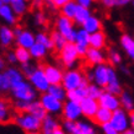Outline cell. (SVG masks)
Returning a JSON list of instances; mask_svg holds the SVG:
<instances>
[{
  "label": "cell",
  "instance_id": "1",
  "mask_svg": "<svg viewBox=\"0 0 134 134\" xmlns=\"http://www.w3.org/2000/svg\"><path fill=\"white\" fill-rule=\"evenodd\" d=\"M90 82L85 76V73H82L80 69L73 68L63 71V79H62L60 85L66 91L77 89V87H86Z\"/></svg>",
  "mask_w": 134,
  "mask_h": 134
},
{
  "label": "cell",
  "instance_id": "2",
  "mask_svg": "<svg viewBox=\"0 0 134 134\" xmlns=\"http://www.w3.org/2000/svg\"><path fill=\"white\" fill-rule=\"evenodd\" d=\"M12 98L15 100V102H33L37 100V92L32 86L30 85V82L27 80L19 82L15 86H12L10 89Z\"/></svg>",
  "mask_w": 134,
  "mask_h": 134
},
{
  "label": "cell",
  "instance_id": "3",
  "mask_svg": "<svg viewBox=\"0 0 134 134\" xmlns=\"http://www.w3.org/2000/svg\"><path fill=\"white\" fill-rule=\"evenodd\" d=\"M17 127H20L22 130H25L29 134H36L40 132L41 128V122L38 118L30 114L29 112H19L16 117L14 118Z\"/></svg>",
  "mask_w": 134,
  "mask_h": 134
},
{
  "label": "cell",
  "instance_id": "4",
  "mask_svg": "<svg viewBox=\"0 0 134 134\" xmlns=\"http://www.w3.org/2000/svg\"><path fill=\"white\" fill-rule=\"evenodd\" d=\"M108 71H110V65L105 63V64L93 66L92 69L85 74V76L89 82H92L95 85L105 89L107 85V80H108Z\"/></svg>",
  "mask_w": 134,
  "mask_h": 134
},
{
  "label": "cell",
  "instance_id": "5",
  "mask_svg": "<svg viewBox=\"0 0 134 134\" xmlns=\"http://www.w3.org/2000/svg\"><path fill=\"white\" fill-rule=\"evenodd\" d=\"M79 59H80V57H79L76 49H75L74 43L68 42V43L59 51V60H60L62 64L64 65L65 68H68V69L75 68L77 64V62H79Z\"/></svg>",
  "mask_w": 134,
  "mask_h": 134
},
{
  "label": "cell",
  "instance_id": "6",
  "mask_svg": "<svg viewBox=\"0 0 134 134\" xmlns=\"http://www.w3.org/2000/svg\"><path fill=\"white\" fill-rule=\"evenodd\" d=\"M55 27H57V32H59L62 36L64 37L66 42L74 43V38H75V33L76 29L74 25L73 20H69L64 16H59L55 21Z\"/></svg>",
  "mask_w": 134,
  "mask_h": 134
},
{
  "label": "cell",
  "instance_id": "7",
  "mask_svg": "<svg viewBox=\"0 0 134 134\" xmlns=\"http://www.w3.org/2000/svg\"><path fill=\"white\" fill-rule=\"evenodd\" d=\"M27 81L30 82V85L32 86L37 92L40 93L47 92V90L49 87V84L47 81V79H46L42 66H36L35 68V70L31 73V75L27 76Z\"/></svg>",
  "mask_w": 134,
  "mask_h": 134
},
{
  "label": "cell",
  "instance_id": "8",
  "mask_svg": "<svg viewBox=\"0 0 134 134\" xmlns=\"http://www.w3.org/2000/svg\"><path fill=\"white\" fill-rule=\"evenodd\" d=\"M110 124L113 127L114 129L117 130L118 133L121 134L122 132L127 130L128 128H130V121H129V113L126 112L122 108L112 112V117H111Z\"/></svg>",
  "mask_w": 134,
  "mask_h": 134
},
{
  "label": "cell",
  "instance_id": "9",
  "mask_svg": "<svg viewBox=\"0 0 134 134\" xmlns=\"http://www.w3.org/2000/svg\"><path fill=\"white\" fill-rule=\"evenodd\" d=\"M40 103L42 105V107L44 108L46 113L49 116H57V114L62 113V108H63V102L54 98L53 96H51L49 93L44 92L41 95L40 97Z\"/></svg>",
  "mask_w": 134,
  "mask_h": 134
},
{
  "label": "cell",
  "instance_id": "10",
  "mask_svg": "<svg viewBox=\"0 0 134 134\" xmlns=\"http://www.w3.org/2000/svg\"><path fill=\"white\" fill-rule=\"evenodd\" d=\"M14 37H15V42H16L17 47L25 49H30L35 44V35L29 30H24L20 26H16L12 30Z\"/></svg>",
  "mask_w": 134,
  "mask_h": 134
},
{
  "label": "cell",
  "instance_id": "11",
  "mask_svg": "<svg viewBox=\"0 0 134 134\" xmlns=\"http://www.w3.org/2000/svg\"><path fill=\"white\" fill-rule=\"evenodd\" d=\"M62 114L64 117V121H70V122H76L82 117L80 105L77 102L68 101V100L63 102Z\"/></svg>",
  "mask_w": 134,
  "mask_h": 134
},
{
  "label": "cell",
  "instance_id": "12",
  "mask_svg": "<svg viewBox=\"0 0 134 134\" xmlns=\"http://www.w3.org/2000/svg\"><path fill=\"white\" fill-rule=\"evenodd\" d=\"M42 69H43V73H44L46 79H47L49 85H57V84L62 82L63 69H60L58 65L46 64L44 66H42Z\"/></svg>",
  "mask_w": 134,
  "mask_h": 134
},
{
  "label": "cell",
  "instance_id": "13",
  "mask_svg": "<svg viewBox=\"0 0 134 134\" xmlns=\"http://www.w3.org/2000/svg\"><path fill=\"white\" fill-rule=\"evenodd\" d=\"M97 103L100 107L106 108V110L111 111V112H113V111L121 108L119 97L116 96V95H112V93L107 92V91H103V92H102V95L97 100Z\"/></svg>",
  "mask_w": 134,
  "mask_h": 134
},
{
  "label": "cell",
  "instance_id": "14",
  "mask_svg": "<svg viewBox=\"0 0 134 134\" xmlns=\"http://www.w3.org/2000/svg\"><path fill=\"white\" fill-rule=\"evenodd\" d=\"M86 63L91 66H96V65H100V64H105L106 63V53L103 52V49H95V48H91L89 47L87 51H86L85 55Z\"/></svg>",
  "mask_w": 134,
  "mask_h": 134
},
{
  "label": "cell",
  "instance_id": "15",
  "mask_svg": "<svg viewBox=\"0 0 134 134\" xmlns=\"http://www.w3.org/2000/svg\"><path fill=\"white\" fill-rule=\"evenodd\" d=\"M106 91L107 92L112 93V95H116V96H119L123 91L122 84L118 79V75L116 73V70L110 66V71H108V80H107V85H106Z\"/></svg>",
  "mask_w": 134,
  "mask_h": 134
},
{
  "label": "cell",
  "instance_id": "16",
  "mask_svg": "<svg viewBox=\"0 0 134 134\" xmlns=\"http://www.w3.org/2000/svg\"><path fill=\"white\" fill-rule=\"evenodd\" d=\"M80 110H81V114L87 119H92L95 113L98 110V103L96 100H92L90 97H85L80 103Z\"/></svg>",
  "mask_w": 134,
  "mask_h": 134
},
{
  "label": "cell",
  "instance_id": "17",
  "mask_svg": "<svg viewBox=\"0 0 134 134\" xmlns=\"http://www.w3.org/2000/svg\"><path fill=\"white\" fill-rule=\"evenodd\" d=\"M58 127H60L59 122L54 116L47 114L41 122V128H40V134H54Z\"/></svg>",
  "mask_w": 134,
  "mask_h": 134
},
{
  "label": "cell",
  "instance_id": "18",
  "mask_svg": "<svg viewBox=\"0 0 134 134\" xmlns=\"http://www.w3.org/2000/svg\"><path fill=\"white\" fill-rule=\"evenodd\" d=\"M69 134H97V129L89 121L79 119L75 122V127Z\"/></svg>",
  "mask_w": 134,
  "mask_h": 134
},
{
  "label": "cell",
  "instance_id": "19",
  "mask_svg": "<svg viewBox=\"0 0 134 134\" xmlns=\"http://www.w3.org/2000/svg\"><path fill=\"white\" fill-rule=\"evenodd\" d=\"M0 20L4 22L5 26H16L17 16L14 14L9 4H4L0 8Z\"/></svg>",
  "mask_w": 134,
  "mask_h": 134
},
{
  "label": "cell",
  "instance_id": "20",
  "mask_svg": "<svg viewBox=\"0 0 134 134\" xmlns=\"http://www.w3.org/2000/svg\"><path fill=\"white\" fill-rule=\"evenodd\" d=\"M81 29L84 30V31H86L89 35H92V33H95V32L102 31V22L97 16L91 15V16L81 25Z\"/></svg>",
  "mask_w": 134,
  "mask_h": 134
},
{
  "label": "cell",
  "instance_id": "21",
  "mask_svg": "<svg viewBox=\"0 0 134 134\" xmlns=\"http://www.w3.org/2000/svg\"><path fill=\"white\" fill-rule=\"evenodd\" d=\"M107 40H106V35L103 31H98L89 37V47L95 49H103L106 47Z\"/></svg>",
  "mask_w": 134,
  "mask_h": 134
},
{
  "label": "cell",
  "instance_id": "22",
  "mask_svg": "<svg viewBox=\"0 0 134 134\" xmlns=\"http://www.w3.org/2000/svg\"><path fill=\"white\" fill-rule=\"evenodd\" d=\"M15 42V37H14V32L12 29L9 26H1L0 27V46L1 47H10Z\"/></svg>",
  "mask_w": 134,
  "mask_h": 134
},
{
  "label": "cell",
  "instance_id": "23",
  "mask_svg": "<svg viewBox=\"0 0 134 134\" xmlns=\"http://www.w3.org/2000/svg\"><path fill=\"white\" fill-rule=\"evenodd\" d=\"M4 71H5V74H6V76H8L9 81H10L11 87L12 86H15L16 84H19V82H21V81H24L25 80L24 74L21 73L20 69H17V68H15V66L6 68Z\"/></svg>",
  "mask_w": 134,
  "mask_h": 134
},
{
  "label": "cell",
  "instance_id": "24",
  "mask_svg": "<svg viewBox=\"0 0 134 134\" xmlns=\"http://www.w3.org/2000/svg\"><path fill=\"white\" fill-rule=\"evenodd\" d=\"M119 97V105H121V108L124 110L126 112L130 113L133 112L134 110V100L133 96L129 91H122V93L118 96Z\"/></svg>",
  "mask_w": 134,
  "mask_h": 134
},
{
  "label": "cell",
  "instance_id": "25",
  "mask_svg": "<svg viewBox=\"0 0 134 134\" xmlns=\"http://www.w3.org/2000/svg\"><path fill=\"white\" fill-rule=\"evenodd\" d=\"M119 43H121L122 49L127 53V55H128L130 59H133L134 58V40H133V37L129 36V35H127V33H124V35L121 36Z\"/></svg>",
  "mask_w": 134,
  "mask_h": 134
},
{
  "label": "cell",
  "instance_id": "26",
  "mask_svg": "<svg viewBox=\"0 0 134 134\" xmlns=\"http://www.w3.org/2000/svg\"><path fill=\"white\" fill-rule=\"evenodd\" d=\"M9 5L17 17L24 16L29 10V3H26L25 0H10Z\"/></svg>",
  "mask_w": 134,
  "mask_h": 134
},
{
  "label": "cell",
  "instance_id": "27",
  "mask_svg": "<svg viewBox=\"0 0 134 134\" xmlns=\"http://www.w3.org/2000/svg\"><path fill=\"white\" fill-rule=\"evenodd\" d=\"M26 112H29L30 114L35 116V117L38 118L40 121H42V119L47 116L44 108L42 107V105L40 103V101H37V100L36 101H33V102H30V105H29V107H27Z\"/></svg>",
  "mask_w": 134,
  "mask_h": 134
},
{
  "label": "cell",
  "instance_id": "28",
  "mask_svg": "<svg viewBox=\"0 0 134 134\" xmlns=\"http://www.w3.org/2000/svg\"><path fill=\"white\" fill-rule=\"evenodd\" d=\"M111 117H112V112L108 110H106V108H102V107H98L97 112L95 113L93 116V121L98 126H103L106 123H110L111 121Z\"/></svg>",
  "mask_w": 134,
  "mask_h": 134
},
{
  "label": "cell",
  "instance_id": "29",
  "mask_svg": "<svg viewBox=\"0 0 134 134\" xmlns=\"http://www.w3.org/2000/svg\"><path fill=\"white\" fill-rule=\"evenodd\" d=\"M91 15H92V14L90 11V9L82 8V6H76V11H75V15H74V19H73L74 25L81 26Z\"/></svg>",
  "mask_w": 134,
  "mask_h": 134
},
{
  "label": "cell",
  "instance_id": "30",
  "mask_svg": "<svg viewBox=\"0 0 134 134\" xmlns=\"http://www.w3.org/2000/svg\"><path fill=\"white\" fill-rule=\"evenodd\" d=\"M47 93H49L51 96H53L54 98H57V100H59V101H62V102L66 101V90H65L60 84L49 85L48 90H47Z\"/></svg>",
  "mask_w": 134,
  "mask_h": 134
},
{
  "label": "cell",
  "instance_id": "31",
  "mask_svg": "<svg viewBox=\"0 0 134 134\" xmlns=\"http://www.w3.org/2000/svg\"><path fill=\"white\" fill-rule=\"evenodd\" d=\"M86 97V87H77V89L66 91V100L73 102H80Z\"/></svg>",
  "mask_w": 134,
  "mask_h": 134
},
{
  "label": "cell",
  "instance_id": "32",
  "mask_svg": "<svg viewBox=\"0 0 134 134\" xmlns=\"http://www.w3.org/2000/svg\"><path fill=\"white\" fill-rule=\"evenodd\" d=\"M29 52H30V55H31V59H37V60H40V59H43V58L47 55V53H48L49 51L47 48H44L42 44L35 42V44L29 49Z\"/></svg>",
  "mask_w": 134,
  "mask_h": 134
},
{
  "label": "cell",
  "instance_id": "33",
  "mask_svg": "<svg viewBox=\"0 0 134 134\" xmlns=\"http://www.w3.org/2000/svg\"><path fill=\"white\" fill-rule=\"evenodd\" d=\"M14 54H15V57H16V62L20 63L21 65L27 64V63L31 62V55H30L29 49L21 48V47H16L15 51H14Z\"/></svg>",
  "mask_w": 134,
  "mask_h": 134
},
{
  "label": "cell",
  "instance_id": "34",
  "mask_svg": "<svg viewBox=\"0 0 134 134\" xmlns=\"http://www.w3.org/2000/svg\"><path fill=\"white\" fill-rule=\"evenodd\" d=\"M11 118V108L5 100H0V124L6 123Z\"/></svg>",
  "mask_w": 134,
  "mask_h": 134
},
{
  "label": "cell",
  "instance_id": "35",
  "mask_svg": "<svg viewBox=\"0 0 134 134\" xmlns=\"http://www.w3.org/2000/svg\"><path fill=\"white\" fill-rule=\"evenodd\" d=\"M76 6L77 5L75 4L74 0L66 3L64 6L60 8V16H64L66 19H69V20H73L74 15H75V11H76Z\"/></svg>",
  "mask_w": 134,
  "mask_h": 134
},
{
  "label": "cell",
  "instance_id": "36",
  "mask_svg": "<svg viewBox=\"0 0 134 134\" xmlns=\"http://www.w3.org/2000/svg\"><path fill=\"white\" fill-rule=\"evenodd\" d=\"M49 37H51V41H52V43H53V48H55L58 52L68 43L66 40H65L59 32H57V31H53V32L49 35Z\"/></svg>",
  "mask_w": 134,
  "mask_h": 134
},
{
  "label": "cell",
  "instance_id": "37",
  "mask_svg": "<svg viewBox=\"0 0 134 134\" xmlns=\"http://www.w3.org/2000/svg\"><path fill=\"white\" fill-rule=\"evenodd\" d=\"M35 42H36V43L42 44L44 48L48 49V51L53 49V43H52V41H51V37H49L48 33L38 32L37 35H35Z\"/></svg>",
  "mask_w": 134,
  "mask_h": 134
},
{
  "label": "cell",
  "instance_id": "38",
  "mask_svg": "<svg viewBox=\"0 0 134 134\" xmlns=\"http://www.w3.org/2000/svg\"><path fill=\"white\" fill-rule=\"evenodd\" d=\"M103 91H105V90L102 89V87L95 85L92 82H90L89 85L86 86V97H90V98H92V100H96V101H97L98 97L102 95Z\"/></svg>",
  "mask_w": 134,
  "mask_h": 134
},
{
  "label": "cell",
  "instance_id": "39",
  "mask_svg": "<svg viewBox=\"0 0 134 134\" xmlns=\"http://www.w3.org/2000/svg\"><path fill=\"white\" fill-rule=\"evenodd\" d=\"M89 37L90 35L82 29L76 30L75 33V38H74V44H81V46H87L89 47Z\"/></svg>",
  "mask_w": 134,
  "mask_h": 134
},
{
  "label": "cell",
  "instance_id": "40",
  "mask_svg": "<svg viewBox=\"0 0 134 134\" xmlns=\"http://www.w3.org/2000/svg\"><path fill=\"white\" fill-rule=\"evenodd\" d=\"M106 58H108V60L111 62L112 65H118L122 63V54L114 48H111L108 51V53L106 54Z\"/></svg>",
  "mask_w": 134,
  "mask_h": 134
},
{
  "label": "cell",
  "instance_id": "41",
  "mask_svg": "<svg viewBox=\"0 0 134 134\" xmlns=\"http://www.w3.org/2000/svg\"><path fill=\"white\" fill-rule=\"evenodd\" d=\"M10 89H11V85L5 71H0V92H8L10 91Z\"/></svg>",
  "mask_w": 134,
  "mask_h": 134
},
{
  "label": "cell",
  "instance_id": "42",
  "mask_svg": "<svg viewBox=\"0 0 134 134\" xmlns=\"http://www.w3.org/2000/svg\"><path fill=\"white\" fill-rule=\"evenodd\" d=\"M47 22V17H46L43 11H37L35 14V24L37 26H44Z\"/></svg>",
  "mask_w": 134,
  "mask_h": 134
},
{
  "label": "cell",
  "instance_id": "43",
  "mask_svg": "<svg viewBox=\"0 0 134 134\" xmlns=\"http://www.w3.org/2000/svg\"><path fill=\"white\" fill-rule=\"evenodd\" d=\"M35 68H36V66H35V65L33 64H31V62H30V63H27V64H22L21 65V73L24 74V76H30V75H31V73H32L33 70H35Z\"/></svg>",
  "mask_w": 134,
  "mask_h": 134
},
{
  "label": "cell",
  "instance_id": "44",
  "mask_svg": "<svg viewBox=\"0 0 134 134\" xmlns=\"http://www.w3.org/2000/svg\"><path fill=\"white\" fill-rule=\"evenodd\" d=\"M101 129H102V133L103 134H119L113 127L111 126L110 123H106V124L101 126Z\"/></svg>",
  "mask_w": 134,
  "mask_h": 134
},
{
  "label": "cell",
  "instance_id": "45",
  "mask_svg": "<svg viewBox=\"0 0 134 134\" xmlns=\"http://www.w3.org/2000/svg\"><path fill=\"white\" fill-rule=\"evenodd\" d=\"M100 1L107 9H112L114 6H118V0H100Z\"/></svg>",
  "mask_w": 134,
  "mask_h": 134
},
{
  "label": "cell",
  "instance_id": "46",
  "mask_svg": "<svg viewBox=\"0 0 134 134\" xmlns=\"http://www.w3.org/2000/svg\"><path fill=\"white\" fill-rule=\"evenodd\" d=\"M74 1L77 6H82L86 9H90V6L92 5V0H74Z\"/></svg>",
  "mask_w": 134,
  "mask_h": 134
},
{
  "label": "cell",
  "instance_id": "47",
  "mask_svg": "<svg viewBox=\"0 0 134 134\" xmlns=\"http://www.w3.org/2000/svg\"><path fill=\"white\" fill-rule=\"evenodd\" d=\"M53 3V5L55 6V9H60L62 6H64L66 3H69V1H71V0H51Z\"/></svg>",
  "mask_w": 134,
  "mask_h": 134
},
{
  "label": "cell",
  "instance_id": "48",
  "mask_svg": "<svg viewBox=\"0 0 134 134\" xmlns=\"http://www.w3.org/2000/svg\"><path fill=\"white\" fill-rule=\"evenodd\" d=\"M5 62H8V63H10V64H16V57H15V54H14V52H9L8 54H6V59H5Z\"/></svg>",
  "mask_w": 134,
  "mask_h": 134
},
{
  "label": "cell",
  "instance_id": "49",
  "mask_svg": "<svg viewBox=\"0 0 134 134\" xmlns=\"http://www.w3.org/2000/svg\"><path fill=\"white\" fill-rule=\"evenodd\" d=\"M32 1V5H33V8H37V9H40L43 6V0H31Z\"/></svg>",
  "mask_w": 134,
  "mask_h": 134
},
{
  "label": "cell",
  "instance_id": "50",
  "mask_svg": "<svg viewBox=\"0 0 134 134\" xmlns=\"http://www.w3.org/2000/svg\"><path fill=\"white\" fill-rule=\"evenodd\" d=\"M5 68H6V62L3 57H0V71L5 70Z\"/></svg>",
  "mask_w": 134,
  "mask_h": 134
},
{
  "label": "cell",
  "instance_id": "51",
  "mask_svg": "<svg viewBox=\"0 0 134 134\" xmlns=\"http://www.w3.org/2000/svg\"><path fill=\"white\" fill-rule=\"evenodd\" d=\"M133 0H118V6H126L129 3H132Z\"/></svg>",
  "mask_w": 134,
  "mask_h": 134
},
{
  "label": "cell",
  "instance_id": "52",
  "mask_svg": "<svg viewBox=\"0 0 134 134\" xmlns=\"http://www.w3.org/2000/svg\"><path fill=\"white\" fill-rule=\"evenodd\" d=\"M54 134H66V133H65L64 130H63V128H62V127H58L57 130L54 132Z\"/></svg>",
  "mask_w": 134,
  "mask_h": 134
},
{
  "label": "cell",
  "instance_id": "53",
  "mask_svg": "<svg viewBox=\"0 0 134 134\" xmlns=\"http://www.w3.org/2000/svg\"><path fill=\"white\" fill-rule=\"evenodd\" d=\"M121 134H134V130H133V128H128V129L122 132Z\"/></svg>",
  "mask_w": 134,
  "mask_h": 134
},
{
  "label": "cell",
  "instance_id": "54",
  "mask_svg": "<svg viewBox=\"0 0 134 134\" xmlns=\"http://www.w3.org/2000/svg\"><path fill=\"white\" fill-rule=\"evenodd\" d=\"M1 1H3L4 4H9V3H10V0H1Z\"/></svg>",
  "mask_w": 134,
  "mask_h": 134
},
{
  "label": "cell",
  "instance_id": "55",
  "mask_svg": "<svg viewBox=\"0 0 134 134\" xmlns=\"http://www.w3.org/2000/svg\"><path fill=\"white\" fill-rule=\"evenodd\" d=\"M25 1H26V3H29V1H31V0H25Z\"/></svg>",
  "mask_w": 134,
  "mask_h": 134
},
{
  "label": "cell",
  "instance_id": "56",
  "mask_svg": "<svg viewBox=\"0 0 134 134\" xmlns=\"http://www.w3.org/2000/svg\"><path fill=\"white\" fill-rule=\"evenodd\" d=\"M92 1H95V0H92Z\"/></svg>",
  "mask_w": 134,
  "mask_h": 134
},
{
  "label": "cell",
  "instance_id": "57",
  "mask_svg": "<svg viewBox=\"0 0 134 134\" xmlns=\"http://www.w3.org/2000/svg\"><path fill=\"white\" fill-rule=\"evenodd\" d=\"M36 134H37V133H36Z\"/></svg>",
  "mask_w": 134,
  "mask_h": 134
}]
</instances>
